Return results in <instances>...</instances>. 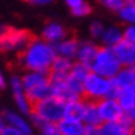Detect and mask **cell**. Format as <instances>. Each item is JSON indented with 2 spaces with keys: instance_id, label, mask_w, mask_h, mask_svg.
Wrapping results in <instances>:
<instances>
[{
  "instance_id": "7",
  "label": "cell",
  "mask_w": 135,
  "mask_h": 135,
  "mask_svg": "<svg viewBox=\"0 0 135 135\" xmlns=\"http://www.w3.org/2000/svg\"><path fill=\"white\" fill-rule=\"evenodd\" d=\"M97 109L100 120L103 122H117L120 120L126 112L118 103V100L114 97H105L102 100H97Z\"/></svg>"
},
{
  "instance_id": "29",
  "label": "cell",
  "mask_w": 135,
  "mask_h": 135,
  "mask_svg": "<svg viewBox=\"0 0 135 135\" xmlns=\"http://www.w3.org/2000/svg\"><path fill=\"white\" fill-rule=\"evenodd\" d=\"M126 115H128L129 118L135 123V106H134V108H131L129 111H126Z\"/></svg>"
},
{
  "instance_id": "10",
  "label": "cell",
  "mask_w": 135,
  "mask_h": 135,
  "mask_svg": "<svg viewBox=\"0 0 135 135\" xmlns=\"http://www.w3.org/2000/svg\"><path fill=\"white\" fill-rule=\"evenodd\" d=\"M11 88H12V94H14V99L18 105L20 111L26 114V115H31L32 112V106L29 103V100L26 97V93H25V88H23V82L20 79L18 76H14L11 79Z\"/></svg>"
},
{
  "instance_id": "26",
  "label": "cell",
  "mask_w": 135,
  "mask_h": 135,
  "mask_svg": "<svg viewBox=\"0 0 135 135\" xmlns=\"http://www.w3.org/2000/svg\"><path fill=\"white\" fill-rule=\"evenodd\" d=\"M123 40H126L129 43L135 44V25H129L124 31H123Z\"/></svg>"
},
{
  "instance_id": "1",
  "label": "cell",
  "mask_w": 135,
  "mask_h": 135,
  "mask_svg": "<svg viewBox=\"0 0 135 135\" xmlns=\"http://www.w3.org/2000/svg\"><path fill=\"white\" fill-rule=\"evenodd\" d=\"M56 52L53 46L46 40L35 38L23 52L18 53V64L27 71L49 73L52 62L55 61Z\"/></svg>"
},
{
  "instance_id": "9",
  "label": "cell",
  "mask_w": 135,
  "mask_h": 135,
  "mask_svg": "<svg viewBox=\"0 0 135 135\" xmlns=\"http://www.w3.org/2000/svg\"><path fill=\"white\" fill-rule=\"evenodd\" d=\"M114 53H115L117 59L120 61L122 67H131L135 64V44L129 43L126 40H122L118 44H115L114 47Z\"/></svg>"
},
{
  "instance_id": "28",
  "label": "cell",
  "mask_w": 135,
  "mask_h": 135,
  "mask_svg": "<svg viewBox=\"0 0 135 135\" xmlns=\"http://www.w3.org/2000/svg\"><path fill=\"white\" fill-rule=\"evenodd\" d=\"M84 135H99V126L97 124H85Z\"/></svg>"
},
{
  "instance_id": "8",
  "label": "cell",
  "mask_w": 135,
  "mask_h": 135,
  "mask_svg": "<svg viewBox=\"0 0 135 135\" xmlns=\"http://www.w3.org/2000/svg\"><path fill=\"white\" fill-rule=\"evenodd\" d=\"M134 122L126 114L117 122H103L99 124V135H131Z\"/></svg>"
},
{
  "instance_id": "30",
  "label": "cell",
  "mask_w": 135,
  "mask_h": 135,
  "mask_svg": "<svg viewBox=\"0 0 135 135\" xmlns=\"http://www.w3.org/2000/svg\"><path fill=\"white\" fill-rule=\"evenodd\" d=\"M31 3H33V5H47V3H50L52 0H29Z\"/></svg>"
},
{
  "instance_id": "14",
  "label": "cell",
  "mask_w": 135,
  "mask_h": 135,
  "mask_svg": "<svg viewBox=\"0 0 135 135\" xmlns=\"http://www.w3.org/2000/svg\"><path fill=\"white\" fill-rule=\"evenodd\" d=\"M97 50H99V47L96 44H93L91 41H84V43H80L79 50H78V55H76L78 62H80V64H84V65L91 68V64H93V61H94L96 55H97Z\"/></svg>"
},
{
  "instance_id": "5",
  "label": "cell",
  "mask_w": 135,
  "mask_h": 135,
  "mask_svg": "<svg viewBox=\"0 0 135 135\" xmlns=\"http://www.w3.org/2000/svg\"><path fill=\"white\" fill-rule=\"evenodd\" d=\"M122 70V64L117 59L112 47H99L97 55L91 64V71L112 79L118 71Z\"/></svg>"
},
{
  "instance_id": "23",
  "label": "cell",
  "mask_w": 135,
  "mask_h": 135,
  "mask_svg": "<svg viewBox=\"0 0 135 135\" xmlns=\"http://www.w3.org/2000/svg\"><path fill=\"white\" fill-rule=\"evenodd\" d=\"M118 14H120V17H122L123 21L131 23V25H135V3L126 2V5L118 11Z\"/></svg>"
},
{
  "instance_id": "13",
  "label": "cell",
  "mask_w": 135,
  "mask_h": 135,
  "mask_svg": "<svg viewBox=\"0 0 135 135\" xmlns=\"http://www.w3.org/2000/svg\"><path fill=\"white\" fill-rule=\"evenodd\" d=\"M68 31L61 25V23H56V21H50L46 25L43 31V40H46L47 43H58L62 41L64 38H67Z\"/></svg>"
},
{
  "instance_id": "3",
  "label": "cell",
  "mask_w": 135,
  "mask_h": 135,
  "mask_svg": "<svg viewBox=\"0 0 135 135\" xmlns=\"http://www.w3.org/2000/svg\"><path fill=\"white\" fill-rule=\"evenodd\" d=\"M23 88H25L26 97L29 100L31 106L37 103L43 99L53 96L52 91V84H50L49 74L47 73H40V71H27L21 78Z\"/></svg>"
},
{
  "instance_id": "25",
  "label": "cell",
  "mask_w": 135,
  "mask_h": 135,
  "mask_svg": "<svg viewBox=\"0 0 135 135\" xmlns=\"http://www.w3.org/2000/svg\"><path fill=\"white\" fill-rule=\"evenodd\" d=\"M90 32H91L93 38H102V35L105 32V27L100 21H93L91 26H90Z\"/></svg>"
},
{
  "instance_id": "21",
  "label": "cell",
  "mask_w": 135,
  "mask_h": 135,
  "mask_svg": "<svg viewBox=\"0 0 135 135\" xmlns=\"http://www.w3.org/2000/svg\"><path fill=\"white\" fill-rule=\"evenodd\" d=\"M123 40V31L118 27H108L102 35V41L106 47H114Z\"/></svg>"
},
{
  "instance_id": "17",
  "label": "cell",
  "mask_w": 135,
  "mask_h": 135,
  "mask_svg": "<svg viewBox=\"0 0 135 135\" xmlns=\"http://www.w3.org/2000/svg\"><path fill=\"white\" fill-rule=\"evenodd\" d=\"M3 120H6V123L9 126L18 129L21 134H25V135L32 134V128L29 126V123L26 122L23 117H20L18 114H15V112H11V111L5 112V114H3Z\"/></svg>"
},
{
  "instance_id": "24",
  "label": "cell",
  "mask_w": 135,
  "mask_h": 135,
  "mask_svg": "<svg viewBox=\"0 0 135 135\" xmlns=\"http://www.w3.org/2000/svg\"><path fill=\"white\" fill-rule=\"evenodd\" d=\"M40 129H41V135H61L58 123H43Z\"/></svg>"
},
{
  "instance_id": "35",
  "label": "cell",
  "mask_w": 135,
  "mask_h": 135,
  "mask_svg": "<svg viewBox=\"0 0 135 135\" xmlns=\"http://www.w3.org/2000/svg\"><path fill=\"white\" fill-rule=\"evenodd\" d=\"M126 2H129V3H135V0H126Z\"/></svg>"
},
{
  "instance_id": "6",
  "label": "cell",
  "mask_w": 135,
  "mask_h": 135,
  "mask_svg": "<svg viewBox=\"0 0 135 135\" xmlns=\"http://www.w3.org/2000/svg\"><path fill=\"white\" fill-rule=\"evenodd\" d=\"M111 88H112V80L109 78L90 71V74L86 76L85 82H84V99L97 102L105 97H109Z\"/></svg>"
},
{
  "instance_id": "19",
  "label": "cell",
  "mask_w": 135,
  "mask_h": 135,
  "mask_svg": "<svg viewBox=\"0 0 135 135\" xmlns=\"http://www.w3.org/2000/svg\"><path fill=\"white\" fill-rule=\"evenodd\" d=\"M84 111H85V99L84 97L78 99V100L67 102V105H65V117H67V118L82 120Z\"/></svg>"
},
{
  "instance_id": "4",
  "label": "cell",
  "mask_w": 135,
  "mask_h": 135,
  "mask_svg": "<svg viewBox=\"0 0 135 135\" xmlns=\"http://www.w3.org/2000/svg\"><path fill=\"white\" fill-rule=\"evenodd\" d=\"M35 35L25 29H15L5 26L3 32L0 33V52L3 53H20L35 40Z\"/></svg>"
},
{
  "instance_id": "32",
  "label": "cell",
  "mask_w": 135,
  "mask_h": 135,
  "mask_svg": "<svg viewBox=\"0 0 135 135\" xmlns=\"http://www.w3.org/2000/svg\"><path fill=\"white\" fill-rule=\"evenodd\" d=\"M3 126H5V123H3V117H0V132H2Z\"/></svg>"
},
{
  "instance_id": "33",
  "label": "cell",
  "mask_w": 135,
  "mask_h": 135,
  "mask_svg": "<svg viewBox=\"0 0 135 135\" xmlns=\"http://www.w3.org/2000/svg\"><path fill=\"white\" fill-rule=\"evenodd\" d=\"M131 135H135V123L132 124V129H131Z\"/></svg>"
},
{
  "instance_id": "36",
  "label": "cell",
  "mask_w": 135,
  "mask_h": 135,
  "mask_svg": "<svg viewBox=\"0 0 135 135\" xmlns=\"http://www.w3.org/2000/svg\"><path fill=\"white\" fill-rule=\"evenodd\" d=\"M134 91H135V85H134Z\"/></svg>"
},
{
  "instance_id": "11",
  "label": "cell",
  "mask_w": 135,
  "mask_h": 135,
  "mask_svg": "<svg viewBox=\"0 0 135 135\" xmlns=\"http://www.w3.org/2000/svg\"><path fill=\"white\" fill-rule=\"evenodd\" d=\"M79 41L74 37L70 38H64L62 41L55 43L53 49L56 52V56H62V58H68V59H73L78 55V50H79Z\"/></svg>"
},
{
  "instance_id": "16",
  "label": "cell",
  "mask_w": 135,
  "mask_h": 135,
  "mask_svg": "<svg viewBox=\"0 0 135 135\" xmlns=\"http://www.w3.org/2000/svg\"><path fill=\"white\" fill-rule=\"evenodd\" d=\"M114 85L118 88V91L123 88H129V86L135 85V71L131 67H122V70L112 78Z\"/></svg>"
},
{
  "instance_id": "31",
  "label": "cell",
  "mask_w": 135,
  "mask_h": 135,
  "mask_svg": "<svg viewBox=\"0 0 135 135\" xmlns=\"http://www.w3.org/2000/svg\"><path fill=\"white\" fill-rule=\"evenodd\" d=\"M0 88H5V79H3L2 73H0Z\"/></svg>"
},
{
  "instance_id": "18",
  "label": "cell",
  "mask_w": 135,
  "mask_h": 135,
  "mask_svg": "<svg viewBox=\"0 0 135 135\" xmlns=\"http://www.w3.org/2000/svg\"><path fill=\"white\" fill-rule=\"evenodd\" d=\"M82 122L85 124H97V126L102 123L100 115H99V109H97V102L85 99V111H84Z\"/></svg>"
},
{
  "instance_id": "34",
  "label": "cell",
  "mask_w": 135,
  "mask_h": 135,
  "mask_svg": "<svg viewBox=\"0 0 135 135\" xmlns=\"http://www.w3.org/2000/svg\"><path fill=\"white\" fill-rule=\"evenodd\" d=\"M99 2H100V3H102V5H105V3H106V2H108V0H99Z\"/></svg>"
},
{
  "instance_id": "22",
  "label": "cell",
  "mask_w": 135,
  "mask_h": 135,
  "mask_svg": "<svg viewBox=\"0 0 135 135\" xmlns=\"http://www.w3.org/2000/svg\"><path fill=\"white\" fill-rule=\"evenodd\" d=\"M67 6L71 9V14L76 17H85L91 12V6L85 0H65Z\"/></svg>"
},
{
  "instance_id": "15",
  "label": "cell",
  "mask_w": 135,
  "mask_h": 135,
  "mask_svg": "<svg viewBox=\"0 0 135 135\" xmlns=\"http://www.w3.org/2000/svg\"><path fill=\"white\" fill-rule=\"evenodd\" d=\"M58 128L61 135H84L85 131V123L82 120H74V118H67L64 117L58 123Z\"/></svg>"
},
{
  "instance_id": "20",
  "label": "cell",
  "mask_w": 135,
  "mask_h": 135,
  "mask_svg": "<svg viewBox=\"0 0 135 135\" xmlns=\"http://www.w3.org/2000/svg\"><path fill=\"white\" fill-rule=\"evenodd\" d=\"M117 100L118 103L122 105V108L126 111H129L131 108L135 106V91L134 86H129V88H123L118 91V96H117Z\"/></svg>"
},
{
  "instance_id": "12",
  "label": "cell",
  "mask_w": 135,
  "mask_h": 135,
  "mask_svg": "<svg viewBox=\"0 0 135 135\" xmlns=\"http://www.w3.org/2000/svg\"><path fill=\"white\" fill-rule=\"evenodd\" d=\"M73 67V62L68 58H62V56H56L55 61L52 62V67L49 70V79H62L67 78L70 70Z\"/></svg>"
},
{
  "instance_id": "2",
  "label": "cell",
  "mask_w": 135,
  "mask_h": 135,
  "mask_svg": "<svg viewBox=\"0 0 135 135\" xmlns=\"http://www.w3.org/2000/svg\"><path fill=\"white\" fill-rule=\"evenodd\" d=\"M65 105L62 99L49 96L32 105L31 117L38 128L43 123H59L65 117Z\"/></svg>"
},
{
  "instance_id": "27",
  "label": "cell",
  "mask_w": 135,
  "mask_h": 135,
  "mask_svg": "<svg viewBox=\"0 0 135 135\" xmlns=\"http://www.w3.org/2000/svg\"><path fill=\"white\" fill-rule=\"evenodd\" d=\"M0 135H25V134H21L18 129L12 128V126H9V124H5L3 129H2V132H0Z\"/></svg>"
}]
</instances>
